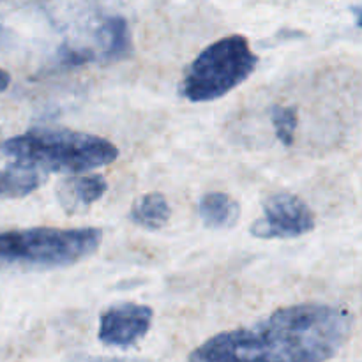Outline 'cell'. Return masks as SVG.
<instances>
[{
	"label": "cell",
	"mask_w": 362,
	"mask_h": 362,
	"mask_svg": "<svg viewBox=\"0 0 362 362\" xmlns=\"http://www.w3.org/2000/svg\"><path fill=\"white\" fill-rule=\"evenodd\" d=\"M352 327V313L343 308L297 304L253 327L219 332L193 350L189 362H327Z\"/></svg>",
	"instance_id": "6da1fadb"
},
{
	"label": "cell",
	"mask_w": 362,
	"mask_h": 362,
	"mask_svg": "<svg viewBox=\"0 0 362 362\" xmlns=\"http://www.w3.org/2000/svg\"><path fill=\"white\" fill-rule=\"evenodd\" d=\"M0 156L35 166L46 173H85L112 165L119 158V148L95 134L34 127L4 141Z\"/></svg>",
	"instance_id": "7a4b0ae2"
},
{
	"label": "cell",
	"mask_w": 362,
	"mask_h": 362,
	"mask_svg": "<svg viewBox=\"0 0 362 362\" xmlns=\"http://www.w3.org/2000/svg\"><path fill=\"white\" fill-rule=\"evenodd\" d=\"M258 57L244 35H228L204 49L184 76L182 92L189 101L207 103L223 98L257 69Z\"/></svg>",
	"instance_id": "3957f363"
},
{
	"label": "cell",
	"mask_w": 362,
	"mask_h": 362,
	"mask_svg": "<svg viewBox=\"0 0 362 362\" xmlns=\"http://www.w3.org/2000/svg\"><path fill=\"white\" fill-rule=\"evenodd\" d=\"M103 240L99 228H37L0 233V260L35 265H71L95 253Z\"/></svg>",
	"instance_id": "277c9868"
},
{
	"label": "cell",
	"mask_w": 362,
	"mask_h": 362,
	"mask_svg": "<svg viewBox=\"0 0 362 362\" xmlns=\"http://www.w3.org/2000/svg\"><path fill=\"white\" fill-rule=\"evenodd\" d=\"M315 228V216L300 198L274 194L264 204V218L257 219L251 233L258 239H290Z\"/></svg>",
	"instance_id": "5b68a950"
},
{
	"label": "cell",
	"mask_w": 362,
	"mask_h": 362,
	"mask_svg": "<svg viewBox=\"0 0 362 362\" xmlns=\"http://www.w3.org/2000/svg\"><path fill=\"white\" fill-rule=\"evenodd\" d=\"M152 310L144 304L124 303L119 306L108 308L101 315L99 324V339L106 346H126L134 345L145 338L152 324Z\"/></svg>",
	"instance_id": "8992f818"
},
{
	"label": "cell",
	"mask_w": 362,
	"mask_h": 362,
	"mask_svg": "<svg viewBox=\"0 0 362 362\" xmlns=\"http://www.w3.org/2000/svg\"><path fill=\"white\" fill-rule=\"evenodd\" d=\"M106 180L101 175H87V177H69L62 180L57 187V194L64 209H78L88 207L101 200L106 193Z\"/></svg>",
	"instance_id": "52a82bcc"
},
{
	"label": "cell",
	"mask_w": 362,
	"mask_h": 362,
	"mask_svg": "<svg viewBox=\"0 0 362 362\" xmlns=\"http://www.w3.org/2000/svg\"><path fill=\"white\" fill-rule=\"evenodd\" d=\"M48 179V173L35 166L13 163L0 170V200L6 198H23L41 187Z\"/></svg>",
	"instance_id": "ba28073f"
},
{
	"label": "cell",
	"mask_w": 362,
	"mask_h": 362,
	"mask_svg": "<svg viewBox=\"0 0 362 362\" xmlns=\"http://www.w3.org/2000/svg\"><path fill=\"white\" fill-rule=\"evenodd\" d=\"M198 212L205 226L212 230L232 228L240 218L239 204L230 194L219 191L205 194L198 205Z\"/></svg>",
	"instance_id": "9c48e42d"
},
{
	"label": "cell",
	"mask_w": 362,
	"mask_h": 362,
	"mask_svg": "<svg viewBox=\"0 0 362 362\" xmlns=\"http://www.w3.org/2000/svg\"><path fill=\"white\" fill-rule=\"evenodd\" d=\"M170 216H172V209L165 194L161 193H148L138 198L131 209V219L147 230L163 228L168 223Z\"/></svg>",
	"instance_id": "30bf717a"
},
{
	"label": "cell",
	"mask_w": 362,
	"mask_h": 362,
	"mask_svg": "<svg viewBox=\"0 0 362 362\" xmlns=\"http://www.w3.org/2000/svg\"><path fill=\"white\" fill-rule=\"evenodd\" d=\"M101 37L105 39V60H120L131 52L129 28L124 18H108L101 28Z\"/></svg>",
	"instance_id": "8fae6325"
},
{
	"label": "cell",
	"mask_w": 362,
	"mask_h": 362,
	"mask_svg": "<svg viewBox=\"0 0 362 362\" xmlns=\"http://www.w3.org/2000/svg\"><path fill=\"white\" fill-rule=\"evenodd\" d=\"M271 120L278 140L286 147H290L293 144L297 124H299L297 110L293 106H274L271 112Z\"/></svg>",
	"instance_id": "7c38bea8"
},
{
	"label": "cell",
	"mask_w": 362,
	"mask_h": 362,
	"mask_svg": "<svg viewBox=\"0 0 362 362\" xmlns=\"http://www.w3.org/2000/svg\"><path fill=\"white\" fill-rule=\"evenodd\" d=\"M9 83H11L9 73H6L4 69H0V92L6 90V88L9 87Z\"/></svg>",
	"instance_id": "4fadbf2b"
},
{
	"label": "cell",
	"mask_w": 362,
	"mask_h": 362,
	"mask_svg": "<svg viewBox=\"0 0 362 362\" xmlns=\"http://www.w3.org/2000/svg\"><path fill=\"white\" fill-rule=\"evenodd\" d=\"M0 41H2V28H0Z\"/></svg>",
	"instance_id": "5bb4252c"
}]
</instances>
